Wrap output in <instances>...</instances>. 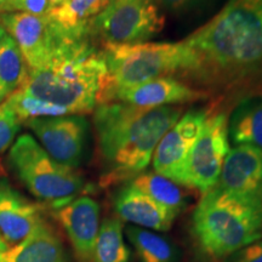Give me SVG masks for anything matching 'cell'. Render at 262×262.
<instances>
[{
	"mask_svg": "<svg viewBox=\"0 0 262 262\" xmlns=\"http://www.w3.org/2000/svg\"><path fill=\"white\" fill-rule=\"evenodd\" d=\"M44 220L40 204L31 202L0 179V234L9 247L21 243Z\"/></svg>",
	"mask_w": 262,
	"mask_h": 262,
	"instance_id": "obj_14",
	"label": "cell"
},
{
	"mask_svg": "<svg viewBox=\"0 0 262 262\" xmlns=\"http://www.w3.org/2000/svg\"><path fill=\"white\" fill-rule=\"evenodd\" d=\"M114 210L124 221L156 231H168L176 217L175 214L130 183L117 193Z\"/></svg>",
	"mask_w": 262,
	"mask_h": 262,
	"instance_id": "obj_16",
	"label": "cell"
},
{
	"mask_svg": "<svg viewBox=\"0 0 262 262\" xmlns=\"http://www.w3.org/2000/svg\"><path fill=\"white\" fill-rule=\"evenodd\" d=\"M228 152V123L225 114L208 118L188 155L183 186L198 189L203 194L210 191L219 181Z\"/></svg>",
	"mask_w": 262,
	"mask_h": 262,
	"instance_id": "obj_8",
	"label": "cell"
},
{
	"mask_svg": "<svg viewBox=\"0 0 262 262\" xmlns=\"http://www.w3.org/2000/svg\"><path fill=\"white\" fill-rule=\"evenodd\" d=\"M49 2V6H50V9L52 8H56V6L61 5L62 3L66 2V0H48Z\"/></svg>",
	"mask_w": 262,
	"mask_h": 262,
	"instance_id": "obj_31",
	"label": "cell"
},
{
	"mask_svg": "<svg viewBox=\"0 0 262 262\" xmlns=\"http://www.w3.org/2000/svg\"><path fill=\"white\" fill-rule=\"evenodd\" d=\"M111 0H66L56 8L49 9L48 16L64 37L81 39L91 37L90 27L110 4Z\"/></svg>",
	"mask_w": 262,
	"mask_h": 262,
	"instance_id": "obj_18",
	"label": "cell"
},
{
	"mask_svg": "<svg viewBox=\"0 0 262 262\" xmlns=\"http://www.w3.org/2000/svg\"><path fill=\"white\" fill-rule=\"evenodd\" d=\"M0 26L16 41L29 71L44 67L64 37L48 15L3 12L0 14Z\"/></svg>",
	"mask_w": 262,
	"mask_h": 262,
	"instance_id": "obj_9",
	"label": "cell"
},
{
	"mask_svg": "<svg viewBox=\"0 0 262 262\" xmlns=\"http://www.w3.org/2000/svg\"><path fill=\"white\" fill-rule=\"evenodd\" d=\"M183 73L204 83L237 80L262 66V0H228L181 41Z\"/></svg>",
	"mask_w": 262,
	"mask_h": 262,
	"instance_id": "obj_1",
	"label": "cell"
},
{
	"mask_svg": "<svg viewBox=\"0 0 262 262\" xmlns=\"http://www.w3.org/2000/svg\"><path fill=\"white\" fill-rule=\"evenodd\" d=\"M156 2L172 14L186 15L204 9L214 0H156Z\"/></svg>",
	"mask_w": 262,
	"mask_h": 262,
	"instance_id": "obj_26",
	"label": "cell"
},
{
	"mask_svg": "<svg viewBox=\"0 0 262 262\" xmlns=\"http://www.w3.org/2000/svg\"><path fill=\"white\" fill-rule=\"evenodd\" d=\"M126 235L140 262H175L176 250L162 235L140 227H129Z\"/></svg>",
	"mask_w": 262,
	"mask_h": 262,
	"instance_id": "obj_23",
	"label": "cell"
},
{
	"mask_svg": "<svg viewBox=\"0 0 262 262\" xmlns=\"http://www.w3.org/2000/svg\"><path fill=\"white\" fill-rule=\"evenodd\" d=\"M6 100L10 101L21 122H27V120L35 119V118L62 117L71 114L63 107L45 102V101L39 100V98L21 93L19 90L15 91Z\"/></svg>",
	"mask_w": 262,
	"mask_h": 262,
	"instance_id": "obj_24",
	"label": "cell"
},
{
	"mask_svg": "<svg viewBox=\"0 0 262 262\" xmlns=\"http://www.w3.org/2000/svg\"><path fill=\"white\" fill-rule=\"evenodd\" d=\"M21 120L18 119L14 107L9 100L0 104V153L11 146L15 136L17 135Z\"/></svg>",
	"mask_w": 262,
	"mask_h": 262,
	"instance_id": "obj_25",
	"label": "cell"
},
{
	"mask_svg": "<svg viewBox=\"0 0 262 262\" xmlns=\"http://www.w3.org/2000/svg\"><path fill=\"white\" fill-rule=\"evenodd\" d=\"M6 34V32H5V29L2 27V26H0V40H2L3 39V37H4V35Z\"/></svg>",
	"mask_w": 262,
	"mask_h": 262,
	"instance_id": "obj_32",
	"label": "cell"
},
{
	"mask_svg": "<svg viewBox=\"0 0 262 262\" xmlns=\"http://www.w3.org/2000/svg\"><path fill=\"white\" fill-rule=\"evenodd\" d=\"M107 86L102 49L91 37H63L47 64L29 71L27 81L18 90L74 114L91 112L101 103Z\"/></svg>",
	"mask_w": 262,
	"mask_h": 262,
	"instance_id": "obj_3",
	"label": "cell"
},
{
	"mask_svg": "<svg viewBox=\"0 0 262 262\" xmlns=\"http://www.w3.org/2000/svg\"><path fill=\"white\" fill-rule=\"evenodd\" d=\"M192 229L206 256L227 258L262 239V203L235 198L212 187L196 206Z\"/></svg>",
	"mask_w": 262,
	"mask_h": 262,
	"instance_id": "obj_4",
	"label": "cell"
},
{
	"mask_svg": "<svg viewBox=\"0 0 262 262\" xmlns=\"http://www.w3.org/2000/svg\"><path fill=\"white\" fill-rule=\"evenodd\" d=\"M226 262H262V241H257L226 258Z\"/></svg>",
	"mask_w": 262,
	"mask_h": 262,
	"instance_id": "obj_27",
	"label": "cell"
},
{
	"mask_svg": "<svg viewBox=\"0 0 262 262\" xmlns=\"http://www.w3.org/2000/svg\"><path fill=\"white\" fill-rule=\"evenodd\" d=\"M214 187L235 198L262 203V149L247 145L229 149Z\"/></svg>",
	"mask_w": 262,
	"mask_h": 262,
	"instance_id": "obj_12",
	"label": "cell"
},
{
	"mask_svg": "<svg viewBox=\"0 0 262 262\" xmlns=\"http://www.w3.org/2000/svg\"><path fill=\"white\" fill-rule=\"evenodd\" d=\"M94 262H130V250L124 242L119 219H104L98 231Z\"/></svg>",
	"mask_w": 262,
	"mask_h": 262,
	"instance_id": "obj_22",
	"label": "cell"
},
{
	"mask_svg": "<svg viewBox=\"0 0 262 262\" xmlns=\"http://www.w3.org/2000/svg\"><path fill=\"white\" fill-rule=\"evenodd\" d=\"M206 119L205 110L189 111L162 137L153 153V168L157 173L183 185L188 155Z\"/></svg>",
	"mask_w": 262,
	"mask_h": 262,
	"instance_id": "obj_11",
	"label": "cell"
},
{
	"mask_svg": "<svg viewBox=\"0 0 262 262\" xmlns=\"http://www.w3.org/2000/svg\"><path fill=\"white\" fill-rule=\"evenodd\" d=\"M29 70L16 41L5 34L0 40V103L24 86Z\"/></svg>",
	"mask_w": 262,
	"mask_h": 262,
	"instance_id": "obj_20",
	"label": "cell"
},
{
	"mask_svg": "<svg viewBox=\"0 0 262 262\" xmlns=\"http://www.w3.org/2000/svg\"><path fill=\"white\" fill-rule=\"evenodd\" d=\"M131 186L145 193L158 204L163 205L178 216L186 205L185 195L178 185L171 180L157 172H142L134 178Z\"/></svg>",
	"mask_w": 262,
	"mask_h": 262,
	"instance_id": "obj_21",
	"label": "cell"
},
{
	"mask_svg": "<svg viewBox=\"0 0 262 262\" xmlns=\"http://www.w3.org/2000/svg\"><path fill=\"white\" fill-rule=\"evenodd\" d=\"M9 245L3 238V235L0 234V262H4V256L6 254V251L9 250Z\"/></svg>",
	"mask_w": 262,
	"mask_h": 262,
	"instance_id": "obj_30",
	"label": "cell"
},
{
	"mask_svg": "<svg viewBox=\"0 0 262 262\" xmlns=\"http://www.w3.org/2000/svg\"><path fill=\"white\" fill-rule=\"evenodd\" d=\"M4 262H68L60 235L47 220L21 243L9 248Z\"/></svg>",
	"mask_w": 262,
	"mask_h": 262,
	"instance_id": "obj_17",
	"label": "cell"
},
{
	"mask_svg": "<svg viewBox=\"0 0 262 262\" xmlns=\"http://www.w3.org/2000/svg\"><path fill=\"white\" fill-rule=\"evenodd\" d=\"M67 233L78 262H94L100 231V206L90 196H79L54 210Z\"/></svg>",
	"mask_w": 262,
	"mask_h": 262,
	"instance_id": "obj_13",
	"label": "cell"
},
{
	"mask_svg": "<svg viewBox=\"0 0 262 262\" xmlns=\"http://www.w3.org/2000/svg\"><path fill=\"white\" fill-rule=\"evenodd\" d=\"M182 108H141L127 103L100 104L95 113L98 146L108 171L103 185L134 179L145 171L159 141L180 119Z\"/></svg>",
	"mask_w": 262,
	"mask_h": 262,
	"instance_id": "obj_2",
	"label": "cell"
},
{
	"mask_svg": "<svg viewBox=\"0 0 262 262\" xmlns=\"http://www.w3.org/2000/svg\"><path fill=\"white\" fill-rule=\"evenodd\" d=\"M8 163L18 181L52 210L68 204L84 188V180L75 169L52 159L28 134L10 148Z\"/></svg>",
	"mask_w": 262,
	"mask_h": 262,
	"instance_id": "obj_5",
	"label": "cell"
},
{
	"mask_svg": "<svg viewBox=\"0 0 262 262\" xmlns=\"http://www.w3.org/2000/svg\"><path fill=\"white\" fill-rule=\"evenodd\" d=\"M3 3H4V0H0V5H2Z\"/></svg>",
	"mask_w": 262,
	"mask_h": 262,
	"instance_id": "obj_33",
	"label": "cell"
},
{
	"mask_svg": "<svg viewBox=\"0 0 262 262\" xmlns=\"http://www.w3.org/2000/svg\"><path fill=\"white\" fill-rule=\"evenodd\" d=\"M228 135L234 145L262 149V96L245 98L235 107L228 123Z\"/></svg>",
	"mask_w": 262,
	"mask_h": 262,
	"instance_id": "obj_19",
	"label": "cell"
},
{
	"mask_svg": "<svg viewBox=\"0 0 262 262\" xmlns=\"http://www.w3.org/2000/svg\"><path fill=\"white\" fill-rule=\"evenodd\" d=\"M49 9L50 6H49L48 0H25L19 11L28 12V14L35 16H42L48 14Z\"/></svg>",
	"mask_w": 262,
	"mask_h": 262,
	"instance_id": "obj_28",
	"label": "cell"
},
{
	"mask_svg": "<svg viewBox=\"0 0 262 262\" xmlns=\"http://www.w3.org/2000/svg\"><path fill=\"white\" fill-rule=\"evenodd\" d=\"M102 52L108 86L100 104L110 103L114 91L180 72L185 60L181 41L104 44Z\"/></svg>",
	"mask_w": 262,
	"mask_h": 262,
	"instance_id": "obj_6",
	"label": "cell"
},
{
	"mask_svg": "<svg viewBox=\"0 0 262 262\" xmlns=\"http://www.w3.org/2000/svg\"><path fill=\"white\" fill-rule=\"evenodd\" d=\"M203 96L204 93L192 89L175 78L160 77L135 86L114 91L111 102L120 101L136 107L153 110L165 104L192 102Z\"/></svg>",
	"mask_w": 262,
	"mask_h": 262,
	"instance_id": "obj_15",
	"label": "cell"
},
{
	"mask_svg": "<svg viewBox=\"0 0 262 262\" xmlns=\"http://www.w3.org/2000/svg\"><path fill=\"white\" fill-rule=\"evenodd\" d=\"M25 0H4L0 5V14L3 12H17L21 10V6Z\"/></svg>",
	"mask_w": 262,
	"mask_h": 262,
	"instance_id": "obj_29",
	"label": "cell"
},
{
	"mask_svg": "<svg viewBox=\"0 0 262 262\" xmlns=\"http://www.w3.org/2000/svg\"><path fill=\"white\" fill-rule=\"evenodd\" d=\"M26 123L52 159L73 169L79 166L89 130L83 116L35 118Z\"/></svg>",
	"mask_w": 262,
	"mask_h": 262,
	"instance_id": "obj_10",
	"label": "cell"
},
{
	"mask_svg": "<svg viewBox=\"0 0 262 262\" xmlns=\"http://www.w3.org/2000/svg\"><path fill=\"white\" fill-rule=\"evenodd\" d=\"M164 26L156 0H111L94 19L90 35L104 44H136L152 38Z\"/></svg>",
	"mask_w": 262,
	"mask_h": 262,
	"instance_id": "obj_7",
	"label": "cell"
}]
</instances>
